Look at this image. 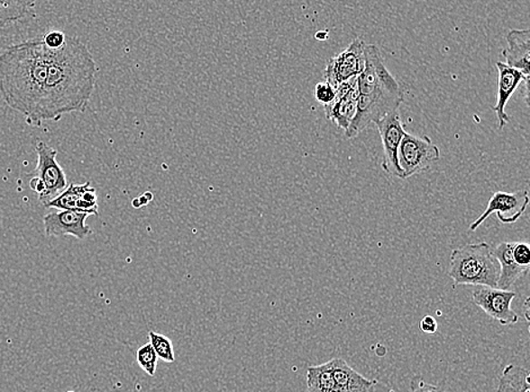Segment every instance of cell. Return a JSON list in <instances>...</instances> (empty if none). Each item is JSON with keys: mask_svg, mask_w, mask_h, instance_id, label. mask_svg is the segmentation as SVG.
<instances>
[{"mask_svg": "<svg viewBox=\"0 0 530 392\" xmlns=\"http://www.w3.org/2000/svg\"><path fill=\"white\" fill-rule=\"evenodd\" d=\"M326 35H327V33L319 32V33H317V35H315V37H317L318 40H326L327 39Z\"/></svg>", "mask_w": 530, "mask_h": 392, "instance_id": "cell-28", "label": "cell"}, {"mask_svg": "<svg viewBox=\"0 0 530 392\" xmlns=\"http://www.w3.org/2000/svg\"><path fill=\"white\" fill-rule=\"evenodd\" d=\"M333 376L340 392H376L377 380H371L360 374L345 360H331Z\"/></svg>", "mask_w": 530, "mask_h": 392, "instance_id": "cell-15", "label": "cell"}, {"mask_svg": "<svg viewBox=\"0 0 530 392\" xmlns=\"http://www.w3.org/2000/svg\"><path fill=\"white\" fill-rule=\"evenodd\" d=\"M448 276L454 285L497 287L500 266L489 243L466 244L450 255Z\"/></svg>", "mask_w": 530, "mask_h": 392, "instance_id": "cell-4", "label": "cell"}, {"mask_svg": "<svg viewBox=\"0 0 530 392\" xmlns=\"http://www.w3.org/2000/svg\"><path fill=\"white\" fill-rule=\"evenodd\" d=\"M411 392H447L440 387L431 385L423 380L421 377H414L411 381Z\"/></svg>", "mask_w": 530, "mask_h": 392, "instance_id": "cell-26", "label": "cell"}, {"mask_svg": "<svg viewBox=\"0 0 530 392\" xmlns=\"http://www.w3.org/2000/svg\"><path fill=\"white\" fill-rule=\"evenodd\" d=\"M497 392H530L528 369L518 365H507L498 378Z\"/></svg>", "mask_w": 530, "mask_h": 392, "instance_id": "cell-17", "label": "cell"}, {"mask_svg": "<svg viewBox=\"0 0 530 392\" xmlns=\"http://www.w3.org/2000/svg\"><path fill=\"white\" fill-rule=\"evenodd\" d=\"M512 256L514 260L523 269H529L530 267V248L525 242H514L512 246Z\"/></svg>", "mask_w": 530, "mask_h": 392, "instance_id": "cell-23", "label": "cell"}, {"mask_svg": "<svg viewBox=\"0 0 530 392\" xmlns=\"http://www.w3.org/2000/svg\"><path fill=\"white\" fill-rule=\"evenodd\" d=\"M35 3L29 2H0V28L17 21L28 19L35 15Z\"/></svg>", "mask_w": 530, "mask_h": 392, "instance_id": "cell-19", "label": "cell"}, {"mask_svg": "<svg viewBox=\"0 0 530 392\" xmlns=\"http://www.w3.org/2000/svg\"><path fill=\"white\" fill-rule=\"evenodd\" d=\"M498 95L497 105L492 106L497 114L498 128L503 129L510 122V117L506 114V106L510 97L519 87L521 83L525 86V101L528 102L529 79L525 78L520 71L512 69L505 62L498 61Z\"/></svg>", "mask_w": 530, "mask_h": 392, "instance_id": "cell-12", "label": "cell"}, {"mask_svg": "<svg viewBox=\"0 0 530 392\" xmlns=\"http://www.w3.org/2000/svg\"><path fill=\"white\" fill-rule=\"evenodd\" d=\"M356 114L345 132L354 138L369 124L376 123L387 114L398 111L404 102V92L382 59L376 44H365L364 69L358 77Z\"/></svg>", "mask_w": 530, "mask_h": 392, "instance_id": "cell-3", "label": "cell"}, {"mask_svg": "<svg viewBox=\"0 0 530 392\" xmlns=\"http://www.w3.org/2000/svg\"><path fill=\"white\" fill-rule=\"evenodd\" d=\"M158 360V355L150 342L137 351L136 360L138 365L142 369V371H145L151 377L157 374Z\"/></svg>", "mask_w": 530, "mask_h": 392, "instance_id": "cell-22", "label": "cell"}, {"mask_svg": "<svg viewBox=\"0 0 530 392\" xmlns=\"http://www.w3.org/2000/svg\"><path fill=\"white\" fill-rule=\"evenodd\" d=\"M512 246H514V242H501L492 249L493 256L496 257L498 266H500V276H498L497 287L503 289V291H510L516 280L523 278L529 270L516 264L514 256H512Z\"/></svg>", "mask_w": 530, "mask_h": 392, "instance_id": "cell-16", "label": "cell"}, {"mask_svg": "<svg viewBox=\"0 0 530 392\" xmlns=\"http://www.w3.org/2000/svg\"><path fill=\"white\" fill-rule=\"evenodd\" d=\"M440 150L427 136H414L407 132L398 150V164L403 179L430 170L439 161Z\"/></svg>", "mask_w": 530, "mask_h": 392, "instance_id": "cell-5", "label": "cell"}, {"mask_svg": "<svg viewBox=\"0 0 530 392\" xmlns=\"http://www.w3.org/2000/svg\"><path fill=\"white\" fill-rule=\"evenodd\" d=\"M96 71L95 58L78 38L67 37L58 50L48 49L42 123L57 122L64 114L86 111L95 92Z\"/></svg>", "mask_w": 530, "mask_h": 392, "instance_id": "cell-1", "label": "cell"}, {"mask_svg": "<svg viewBox=\"0 0 530 392\" xmlns=\"http://www.w3.org/2000/svg\"><path fill=\"white\" fill-rule=\"evenodd\" d=\"M150 344L153 347L158 359H161L164 362H176L175 351H173V342L170 338L162 333L155 332L149 333Z\"/></svg>", "mask_w": 530, "mask_h": 392, "instance_id": "cell-21", "label": "cell"}, {"mask_svg": "<svg viewBox=\"0 0 530 392\" xmlns=\"http://www.w3.org/2000/svg\"><path fill=\"white\" fill-rule=\"evenodd\" d=\"M87 214L73 211H58L48 213L43 217L44 233L47 237H62L71 235L78 240H84L93 233L87 224Z\"/></svg>", "mask_w": 530, "mask_h": 392, "instance_id": "cell-11", "label": "cell"}, {"mask_svg": "<svg viewBox=\"0 0 530 392\" xmlns=\"http://www.w3.org/2000/svg\"><path fill=\"white\" fill-rule=\"evenodd\" d=\"M507 47L502 51L505 64L529 79L530 30H510L507 33Z\"/></svg>", "mask_w": 530, "mask_h": 392, "instance_id": "cell-14", "label": "cell"}, {"mask_svg": "<svg viewBox=\"0 0 530 392\" xmlns=\"http://www.w3.org/2000/svg\"><path fill=\"white\" fill-rule=\"evenodd\" d=\"M67 392H75V391H67Z\"/></svg>", "mask_w": 530, "mask_h": 392, "instance_id": "cell-29", "label": "cell"}, {"mask_svg": "<svg viewBox=\"0 0 530 392\" xmlns=\"http://www.w3.org/2000/svg\"><path fill=\"white\" fill-rule=\"evenodd\" d=\"M35 150L38 154L37 168L28 173V176L41 181L44 190L42 195L39 196V200L43 206H46L69 187V181H67L64 169L57 161V150L49 146L47 142L39 141Z\"/></svg>", "mask_w": 530, "mask_h": 392, "instance_id": "cell-6", "label": "cell"}, {"mask_svg": "<svg viewBox=\"0 0 530 392\" xmlns=\"http://www.w3.org/2000/svg\"><path fill=\"white\" fill-rule=\"evenodd\" d=\"M66 39L67 35L64 32L56 30L50 31V32L44 34L41 38L44 46L50 49V50H58V49L64 46Z\"/></svg>", "mask_w": 530, "mask_h": 392, "instance_id": "cell-25", "label": "cell"}, {"mask_svg": "<svg viewBox=\"0 0 530 392\" xmlns=\"http://www.w3.org/2000/svg\"><path fill=\"white\" fill-rule=\"evenodd\" d=\"M48 49L41 39L12 44L0 53V96L31 126L41 127Z\"/></svg>", "mask_w": 530, "mask_h": 392, "instance_id": "cell-2", "label": "cell"}, {"mask_svg": "<svg viewBox=\"0 0 530 392\" xmlns=\"http://www.w3.org/2000/svg\"><path fill=\"white\" fill-rule=\"evenodd\" d=\"M306 387L309 392H340L333 376L331 360L308 369Z\"/></svg>", "mask_w": 530, "mask_h": 392, "instance_id": "cell-18", "label": "cell"}, {"mask_svg": "<svg viewBox=\"0 0 530 392\" xmlns=\"http://www.w3.org/2000/svg\"><path fill=\"white\" fill-rule=\"evenodd\" d=\"M365 43L360 38L353 40L344 51L328 60L324 69V79L334 90L341 84L358 78L364 69Z\"/></svg>", "mask_w": 530, "mask_h": 392, "instance_id": "cell-7", "label": "cell"}, {"mask_svg": "<svg viewBox=\"0 0 530 392\" xmlns=\"http://www.w3.org/2000/svg\"><path fill=\"white\" fill-rule=\"evenodd\" d=\"M90 187V181H87L86 184L83 185L70 184L60 195H58L55 199H52L51 202L48 203L44 207L57 208L60 209V211L78 212L79 199H81L82 195L86 193Z\"/></svg>", "mask_w": 530, "mask_h": 392, "instance_id": "cell-20", "label": "cell"}, {"mask_svg": "<svg viewBox=\"0 0 530 392\" xmlns=\"http://www.w3.org/2000/svg\"><path fill=\"white\" fill-rule=\"evenodd\" d=\"M379 133H380L382 147H384V159H382V170L390 176L403 179V172L398 164V150L400 142L407 135L404 124L398 111L387 114L386 117L379 120L376 123Z\"/></svg>", "mask_w": 530, "mask_h": 392, "instance_id": "cell-10", "label": "cell"}, {"mask_svg": "<svg viewBox=\"0 0 530 392\" xmlns=\"http://www.w3.org/2000/svg\"><path fill=\"white\" fill-rule=\"evenodd\" d=\"M516 296L515 292L488 287H475L471 294L474 305L502 326H514L519 322V315L511 307Z\"/></svg>", "mask_w": 530, "mask_h": 392, "instance_id": "cell-8", "label": "cell"}, {"mask_svg": "<svg viewBox=\"0 0 530 392\" xmlns=\"http://www.w3.org/2000/svg\"><path fill=\"white\" fill-rule=\"evenodd\" d=\"M529 204L528 190H519L516 193H505L497 191L489 198L488 207L485 208L482 215L471 223V231L478 230L485 220H488L493 213H497L498 221L503 224H514L524 215Z\"/></svg>", "mask_w": 530, "mask_h": 392, "instance_id": "cell-9", "label": "cell"}, {"mask_svg": "<svg viewBox=\"0 0 530 392\" xmlns=\"http://www.w3.org/2000/svg\"><path fill=\"white\" fill-rule=\"evenodd\" d=\"M438 322L430 315H425L420 322L421 331L427 333V335H434L438 332Z\"/></svg>", "mask_w": 530, "mask_h": 392, "instance_id": "cell-27", "label": "cell"}, {"mask_svg": "<svg viewBox=\"0 0 530 392\" xmlns=\"http://www.w3.org/2000/svg\"><path fill=\"white\" fill-rule=\"evenodd\" d=\"M315 96L320 105L327 106L335 99L336 90H334L326 82H320L315 86Z\"/></svg>", "mask_w": 530, "mask_h": 392, "instance_id": "cell-24", "label": "cell"}, {"mask_svg": "<svg viewBox=\"0 0 530 392\" xmlns=\"http://www.w3.org/2000/svg\"><path fill=\"white\" fill-rule=\"evenodd\" d=\"M358 97V78L341 84L336 90L335 99L331 105L324 106L326 118L346 132L356 114Z\"/></svg>", "mask_w": 530, "mask_h": 392, "instance_id": "cell-13", "label": "cell"}]
</instances>
